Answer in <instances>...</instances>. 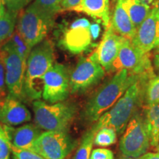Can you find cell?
I'll return each instance as SVG.
<instances>
[{"mask_svg": "<svg viewBox=\"0 0 159 159\" xmlns=\"http://www.w3.org/2000/svg\"><path fill=\"white\" fill-rule=\"evenodd\" d=\"M117 134L114 129L103 128L95 134L94 144L99 147H108L114 144L116 141Z\"/></svg>", "mask_w": 159, "mask_h": 159, "instance_id": "d4e9b609", "label": "cell"}, {"mask_svg": "<svg viewBox=\"0 0 159 159\" xmlns=\"http://www.w3.org/2000/svg\"><path fill=\"white\" fill-rule=\"evenodd\" d=\"M5 66V77L7 92L10 96L21 102L26 101L25 79L27 61L20 56L8 43L0 46Z\"/></svg>", "mask_w": 159, "mask_h": 159, "instance_id": "52a82bcc", "label": "cell"}, {"mask_svg": "<svg viewBox=\"0 0 159 159\" xmlns=\"http://www.w3.org/2000/svg\"><path fill=\"white\" fill-rule=\"evenodd\" d=\"M156 52H157V53H159V49H156Z\"/></svg>", "mask_w": 159, "mask_h": 159, "instance_id": "ab89813d", "label": "cell"}, {"mask_svg": "<svg viewBox=\"0 0 159 159\" xmlns=\"http://www.w3.org/2000/svg\"></svg>", "mask_w": 159, "mask_h": 159, "instance_id": "7bdbcfd3", "label": "cell"}, {"mask_svg": "<svg viewBox=\"0 0 159 159\" xmlns=\"http://www.w3.org/2000/svg\"><path fill=\"white\" fill-rule=\"evenodd\" d=\"M116 1V0H115V2ZM118 1L124 7L136 29L146 19L152 7V5L145 3L143 0H118Z\"/></svg>", "mask_w": 159, "mask_h": 159, "instance_id": "d6986e66", "label": "cell"}, {"mask_svg": "<svg viewBox=\"0 0 159 159\" xmlns=\"http://www.w3.org/2000/svg\"><path fill=\"white\" fill-rule=\"evenodd\" d=\"M72 11L99 20L105 28L111 24L110 0H81Z\"/></svg>", "mask_w": 159, "mask_h": 159, "instance_id": "e0dca14e", "label": "cell"}, {"mask_svg": "<svg viewBox=\"0 0 159 159\" xmlns=\"http://www.w3.org/2000/svg\"><path fill=\"white\" fill-rule=\"evenodd\" d=\"M55 16H52L30 3L19 12L16 30L31 48L47 39L52 29Z\"/></svg>", "mask_w": 159, "mask_h": 159, "instance_id": "5b68a950", "label": "cell"}, {"mask_svg": "<svg viewBox=\"0 0 159 159\" xmlns=\"http://www.w3.org/2000/svg\"><path fill=\"white\" fill-rule=\"evenodd\" d=\"M3 130L11 146L30 150L33 143L42 133L38 125L33 123L19 127L3 125Z\"/></svg>", "mask_w": 159, "mask_h": 159, "instance_id": "2e32d148", "label": "cell"}, {"mask_svg": "<svg viewBox=\"0 0 159 159\" xmlns=\"http://www.w3.org/2000/svg\"><path fill=\"white\" fill-rule=\"evenodd\" d=\"M89 159H115L113 152L109 149L97 148L91 151Z\"/></svg>", "mask_w": 159, "mask_h": 159, "instance_id": "4dcf8cb0", "label": "cell"}, {"mask_svg": "<svg viewBox=\"0 0 159 159\" xmlns=\"http://www.w3.org/2000/svg\"><path fill=\"white\" fill-rule=\"evenodd\" d=\"M5 6L3 2V0H0V14L5 11Z\"/></svg>", "mask_w": 159, "mask_h": 159, "instance_id": "d590c367", "label": "cell"}, {"mask_svg": "<svg viewBox=\"0 0 159 159\" xmlns=\"http://www.w3.org/2000/svg\"><path fill=\"white\" fill-rule=\"evenodd\" d=\"M156 150H157V151H159V142H158V144H157V146L156 147Z\"/></svg>", "mask_w": 159, "mask_h": 159, "instance_id": "f35d334b", "label": "cell"}, {"mask_svg": "<svg viewBox=\"0 0 159 159\" xmlns=\"http://www.w3.org/2000/svg\"><path fill=\"white\" fill-rule=\"evenodd\" d=\"M157 35L156 13L153 7L143 22L136 29L131 42L143 54H149L154 49Z\"/></svg>", "mask_w": 159, "mask_h": 159, "instance_id": "9a60e30c", "label": "cell"}, {"mask_svg": "<svg viewBox=\"0 0 159 159\" xmlns=\"http://www.w3.org/2000/svg\"><path fill=\"white\" fill-rule=\"evenodd\" d=\"M92 37L89 20L80 19L64 29L60 43L71 54H80L89 48Z\"/></svg>", "mask_w": 159, "mask_h": 159, "instance_id": "7c38bea8", "label": "cell"}, {"mask_svg": "<svg viewBox=\"0 0 159 159\" xmlns=\"http://www.w3.org/2000/svg\"><path fill=\"white\" fill-rule=\"evenodd\" d=\"M144 102L145 105L159 102V75H154L147 82L144 88Z\"/></svg>", "mask_w": 159, "mask_h": 159, "instance_id": "cb8c5ba5", "label": "cell"}, {"mask_svg": "<svg viewBox=\"0 0 159 159\" xmlns=\"http://www.w3.org/2000/svg\"><path fill=\"white\" fill-rule=\"evenodd\" d=\"M30 3H31V2H33V0H30Z\"/></svg>", "mask_w": 159, "mask_h": 159, "instance_id": "60d3db41", "label": "cell"}, {"mask_svg": "<svg viewBox=\"0 0 159 159\" xmlns=\"http://www.w3.org/2000/svg\"><path fill=\"white\" fill-rule=\"evenodd\" d=\"M31 119V113L21 101L10 95L0 99V122L2 125L16 126Z\"/></svg>", "mask_w": 159, "mask_h": 159, "instance_id": "5bb4252c", "label": "cell"}, {"mask_svg": "<svg viewBox=\"0 0 159 159\" xmlns=\"http://www.w3.org/2000/svg\"><path fill=\"white\" fill-rule=\"evenodd\" d=\"M105 71L97 61L94 53L82 57L70 73V92L84 93L104 77Z\"/></svg>", "mask_w": 159, "mask_h": 159, "instance_id": "9c48e42d", "label": "cell"}, {"mask_svg": "<svg viewBox=\"0 0 159 159\" xmlns=\"http://www.w3.org/2000/svg\"><path fill=\"white\" fill-rule=\"evenodd\" d=\"M62 2L63 0H34L32 4L45 13L55 16L60 12H62Z\"/></svg>", "mask_w": 159, "mask_h": 159, "instance_id": "484cf974", "label": "cell"}, {"mask_svg": "<svg viewBox=\"0 0 159 159\" xmlns=\"http://www.w3.org/2000/svg\"><path fill=\"white\" fill-rule=\"evenodd\" d=\"M139 76L130 74L127 69L117 71L88 99L81 115L83 121L87 123L97 122L105 112L112 108Z\"/></svg>", "mask_w": 159, "mask_h": 159, "instance_id": "7a4b0ae2", "label": "cell"}, {"mask_svg": "<svg viewBox=\"0 0 159 159\" xmlns=\"http://www.w3.org/2000/svg\"><path fill=\"white\" fill-rule=\"evenodd\" d=\"M55 60L54 47L49 39H45L32 48L26 63V101H34L42 97L43 76L54 65Z\"/></svg>", "mask_w": 159, "mask_h": 159, "instance_id": "3957f363", "label": "cell"}, {"mask_svg": "<svg viewBox=\"0 0 159 159\" xmlns=\"http://www.w3.org/2000/svg\"><path fill=\"white\" fill-rule=\"evenodd\" d=\"M33 110L35 123L41 130L55 131L69 130L77 108L74 103L64 101L49 104L36 99L33 101Z\"/></svg>", "mask_w": 159, "mask_h": 159, "instance_id": "277c9868", "label": "cell"}, {"mask_svg": "<svg viewBox=\"0 0 159 159\" xmlns=\"http://www.w3.org/2000/svg\"><path fill=\"white\" fill-rule=\"evenodd\" d=\"M8 95L5 77V66L3 55L0 49V99L5 98Z\"/></svg>", "mask_w": 159, "mask_h": 159, "instance_id": "83f0119b", "label": "cell"}, {"mask_svg": "<svg viewBox=\"0 0 159 159\" xmlns=\"http://www.w3.org/2000/svg\"><path fill=\"white\" fill-rule=\"evenodd\" d=\"M42 97L49 103L65 101L70 93V73L63 64L55 63L43 79Z\"/></svg>", "mask_w": 159, "mask_h": 159, "instance_id": "8fae6325", "label": "cell"}, {"mask_svg": "<svg viewBox=\"0 0 159 159\" xmlns=\"http://www.w3.org/2000/svg\"><path fill=\"white\" fill-rule=\"evenodd\" d=\"M11 145L5 135L0 136V159H11Z\"/></svg>", "mask_w": 159, "mask_h": 159, "instance_id": "f546056e", "label": "cell"}, {"mask_svg": "<svg viewBox=\"0 0 159 159\" xmlns=\"http://www.w3.org/2000/svg\"><path fill=\"white\" fill-rule=\"evenodd\" d=\"M145 159H159V151L156 152H146L143 155Z\"/></svg>", "mask_w": 159, "mask_h": 159, "instance_id": "836d02e7", "label": "cell"}, {"mask_svg": "<svg viewBox=\"0 0 159 159\" xmlns=\"http://www.w3.org/2000/svg\"><path fill=\"white\" fill-rule=\"evenodd\" d=\"M110 25L118 34L128 39H132L136 33V28L118 0L114 2Z\"/></svg>", "mask_w": 159, "mask_h": 159, "instance_id": "ac0fdd59", "label": "cell"}, {"mask_svg": "<svg viewBox=\"0 0 159 159\" xmlns=\"http://www.w3.org/2000/svg\"><path fill=\"white\" fill-rule=\"evenodd\" d=\"M1 135H5V132H4V130H3L2 127L0 126V136H1Z\"/></svg>", "mask_w": 159, "mask_h": 159, "instance_id": "74e56055", "label": "cell"}, {"mask_svg": "<svg viewBox=\"0 0 159 159\" xmlns=\"http://www.w3.org/2000/svg\"><path fill=\"white\" fill-rule=\"evenodd\" d=\"M3 2L6 10L16 13H19L21 10L30 4V0H3Z\"/></svg>", "mask_w": 159, "mask_h": 159, "instance_id": "f1b7e54d", "label": "cell"}, {"mask_svg": "<svg viewBox=\"0 0 159 159\" xmlns=\"http://www.w3.org/2000/svg\"><path fill=\"white\" fill-rule=\"evenodd\" d=\"M154 75H140L112 108L105 112L94 122L93 127L97 132L101 128H110L114 129L116 134H122L129 121L144 101V88L147 82Z\"/></svg>", "mask_w": 159, "mask_h": 159, "instance_id": "6da1fadb", "label": "cell"}, {"mask_svg": "<svg viewBox=\"0 0 159 159\" xmlns=\"http://www.w3.org/2000/svg\"><path fill=\"white\" fill-rule=\"evenodd\" d=\"M150 146V137L144 116L136 112L124 130L119 142V150L123 156L138 158L146 153Z\"/></svg>", "mask_w": 159, "mask_h": 159, "instance_id": "ba28073f", "label": "cell"}, {"mask_svg": "<svg viewBox=\"0 0 159 159\" xmlns=\"http://www.w3.org/2000/svg\"><path fill=\"white\" fill-rule=\"evenodd\" d=\"M119 159H145L143 156H140V157H138V158H130V157H128V156H122Z\"/></svg>", "mask_w": 159, "mask_h": 159, "instance_id": "8d00e7d4", "label": "cell"}, {"mask_svg": "<svg viewBox=\"0 0 159 159\" xmlns=\"http://www.w3.org/2000/svg\"><path fill=\"white\" fill-rule=\"evenodd\" d=\"M113 2H115V0H113Z\"/></svg>", "mask_w": 159, "mask_h": 159, "instance_id": "b9f144b4", "label": "cell"}, {"mask_svg": "<svg viewBox=\"0 0 159 159\" xmlns=\"http://www.w3.org/2000/svg\"><path fill=\"white\" fill-rule=\"evenodd\" d=\"M81 0H63L61 8L62 11H72L76 6L79 5Z\"/></svg>", "mask_w": 159, "mask_h": 159, "instance_id": "d6a6232c", "label": "cell"}, {"mask_svg": "<svg viewBox=\"0 0 159 159\" xmlns=\"http://www.w3.org/2000/svg\"><path fill=\"white\" fill-rule=\"evenodd\" d=\"M122 36L118 34L110 25L106 28L100 43L94 52L97 61L105 71H111L113 63L118 56Z\"/></svg>", "mask_w": 159, "mask_h": 159, "instance_id": "4fadbf2b", "label": "cell"}, {"mask_svg": "<svg viewBox=\"0 0 159 159\" xmlns=\"http://www.w3.org/2000/svg\"><path fill=\"white\" fill-rule=\"evenodd\" d=\"M127 69L130 74L153 75V69L148 54H143L134 47L131 40L123 38L118 56L113 63L112 70Z\"/></svg>", "mask_w": 159, "mask_h": 159, "instance_id": "30bf717a", "label": "cell"}, {"mask_svg": "<svg viewBox=\"0 0 159 159\" xmlns=\"http://www.w3.org/2000/svg\"><path fill=\"white\" fill-rule=\"evenodd\" d=\"M143 116L150 137V146L156 148L159 142V102L145 105Z\"/></svg>", "mask_w": 159, "mask_h": 159, "instance_id": "ffe728a7", "label": "cell"}, {"mask_svg": "<svg viewBox=\"0 0 159 159\" xmlns=\"http://www.w3.org/2000/svg\"><path fill=\"white\" fill-rule=\"evenodd\" d=\"M11 156L13 159H45L30 149H21L13 146H11Z\"/></svg>", "mask_w": 159, "mask_h": 159, "instance_id": "4316f807", "label": "cell"}, {"mask_svg": "<svg viewBox=\"0 0 159 159\" xmlns=\"http://www.w3.org/2000/svg\"><path fill=\"white\" fill-rule=\"evenodd\" d=\"M76 145L68 130L45 131L38 137L30 150L45 159H66Z\"/></svg>", "mask_w": 159, "mask_h": 159, "instance_id": "8992f818", "label": "cell"}, {"mask_svg": "<svg viewBox=\"0 0 159 159\" xmlns=\"http://www.w3.org/2000/svg\"><path fill=\"white\" fill-rule=\"evenodd\" d=\"M152 7L154 8L155 13H156L157 24V35L154 49H159V0H154L153 4H152Z\"/></svg>", "mask_w": 159, "mask_h": 159, "instance_id": "1f68e13d", "label": "cell"}, {"mask_svg": "<svg viewBox=\"0 0 159 159\" xmlns=\"http://www.w3.org/2000/svg\"><path fill=\"white\" fill-rule=\"evenodd\" d=\"M18 14L19 13L6 9L0 14V46L7 41L15 31Z\"/></svg>", "mask_w": 159, "mask_h": 159, "instance_id": "44dd1931", "label": "cell"}, {"mask_svg": "<svg viewBox=\"0 0 159 159\" xmlns=\"http://www.w3.org/2000/svg\"><path fill=\"white\" fill-rule=\"evenodd\" d=\"M5 42L8 43L13 47V49L17 53H19L20 56L22 57V58L27 61L32 48L21 34L16 30V29L13 32L10 39Z\"/></svg>", "mask_w": 159, "mask_h": 159, "instance_id": "603a6c76", "label": "cell"}, {"mask_svg": "<svg viewBox=\"0 0 159 159\" xmlns=\"http://www.w3.org/2000/svg\"><path fill=\"white\" fill-rule=\"evenodd\" d=\"M153 64L154 66L156 67L157 69H159V53H157V54L155 55L153 58Z\"/></svg>", "mask_w": 159, "mask_h": 159, "instance_id": "e575fe53", "label": "cell"}, {"mask_svg": "<svg viewBox=\"0 0 159 159\" xmlns=\"http://www.w3.org/2000/svg\"><path fill=\"white\" fill-rule=\"evenodd\" d=\"M97 131L91 127L83 134L82 140L80 143L74 159H89L94 145V136Z\"/></svg>", "mask_w": 159, "mask_h": 159, "instance_id": "7402d4cb", "label": "cell"}]
</instances>
